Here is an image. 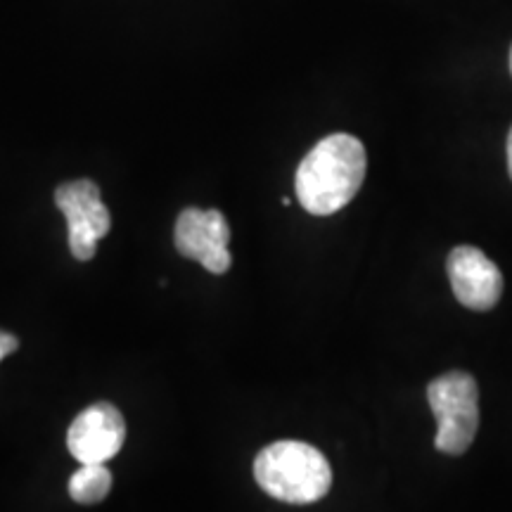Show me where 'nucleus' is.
Instances as JSON below:
<instances>
[{
  "instance_id": "obj_1",
  "label": "nucleus",
  "mask_w": 512,
  "mask_h": 512,
  "mask_svg": "<svg viewBox=\"0 0 512 512\" xmlns=\"http://www.w3.org/2000/svg\"><path fill=\"white\" fill-rule=\"evenodd\" d=\"M366 147L349 133H332L313 147L299 164L294 190L313 216L337 214L354 200L366 178Z\"/></svg>"
},
{
  "instance_id": "obj_2",
  "label": "nucleus",
  "mask_w": 512,
  "mask_h": 512,
  "mask_svg": "<svg viewBox=\"0 0 512 512\" xmlns=\"http://www.w3.org/2000/svg\"><path fill=\"white\" fill-rule=\"evenodd\" d=\"M254 479L275 501L292 505L316 503L330 491L328 458L304 441H275L254 460Z\"/></svg>"
},
{
  "instance_id": "obj_3",
  "label": "nucleus",
  "mask_w": 512,
  "mask_h": 512,
  "mask_svg": "<svg viewBox=\"0 0 512 512\" xmlns=\"http://www.w3.org/2000/svg\"><path fill=\"white\" fill-rule=\"evenodd\" d=\"M427 401L437 415L439 430L434 437L437 451L463 456L479 430V387L465 370H451L427 384Z\"/></svg>"
},
{
  "instance_id": "obj_4",
  "label": "nucleus",
  "mask_w": 512,
  "mask_h": 512,
  "mask_svg": "<svg viewBox=\"0 0 512 512\" xmlns=\"http://www.w3.org/2000/svg\"><path fill=\"white\" fill-rule=\"evenodd\" d=\"M55 204L69 226V252L76 261H91L98 242L110 233V209L102 204L100 188L88 178L62 183L55 190Z\"/></svg>"
},
{
  "instance_id": "obj_5",
  "label": "nucleus",
  "mask_w": 512,
  "mask_h": 512,
  "mask_svg": "<svg viewBox=\"0 0 512 512\" xmlns=\"http://www.w3.org/2000/svg\"><path fill=\"white\" fill-rule=\"evenodd\" d=\"M174 242L178 254L197 261L214 275L228 273L233 264L228 252L230 228L219 209H183L176 219Z\"/></svg>"
},
{
  "instance_id": "obj_6",
  "label": "nucleus",
  "mask_w": 512,
  "mask_h": 512,
  "mask_svg": "<svg viewBox=\"0 0 512 512\" xmlns=\"http://www.w3.org/2000/svg\"><path fill=\"white\" fill-rule=\"evenodd\" d=\"M126 441V422L119 408L100 401L76 415L67 432L69 453L81 465L107 463L117 456Z\"/></svg>"
},
{
  "instance_id": "obj_7",
  "label": "nucleus",
  "mask_w": 512,
  "mask_h": 512,
  "mask_svg": "<svg viewBox=\"0 0 512 512\" xmlns=\"http://www.w3.org/2000/svg\"><path fill=\"white\" fill-rule=\"evenodd\" d=\"M448 280L465 309L491 311L503 297V273L482 249L460 245L448 254Z\"/></svg>"
},
{
  "instance_id": "obj_8",
  "label": "nucleus",
  "mask_w": 512,
  "mask_h": 512,
  "mask_svg": "<svg viewBox=\"0 0 512 512\" xmlns=\"http://www.w3.org/2000/svg\"><path fill=\"white\" fill-rule=\"evenodd\" d=\"M112 491V472L107 463L81 465L69 479V496L79 505H95L105 501Z\"/></svg>"
},
{
  "instance_id": "obj_9",
  "label": "nucleus",
  "mask_w": 512,
  "mask_h": 512,
  "mask_svg": "<svg viewBox=\"0 0 512 512\" xmlns=\"http://www.w3.org/2000/svg\"><path fill=\"white\" fill-rule=\"evenodd\" d=\"M17 347H19L17 337H15V335H10V332H3V330H0V361H3L5 356L15 354Z\"/></svg>"
},
{
  "instance_id": "obj_10",
  "label": "nucleus",
  "mask_w": 512,
  "mask_h": 512,
  "mask_svg": "<svg viewBox=\"0 0 512 512\" xmlns=\"http://www.w3.org/2000/svg\"><path fill=\"white\" fill-rule=\"evenodd\" d=\"M508 174L512 178V128H510V133H508Z\"/></svg>"
},
{
  "instance_id": "obj_11",
  "label": "nucleus",
  "mask_w": 512,
  "mask_h": 512,
  "mask_svg": "<svg viewBox=\"0 0 512 512\" xmlns=\"http://www.w3.org/2000/svg\"><path fill=\"white\" fill-rule=\"evenodd\" d=\"M510 74H512V48H510Z\"/></svg>"
}]
</instances>
